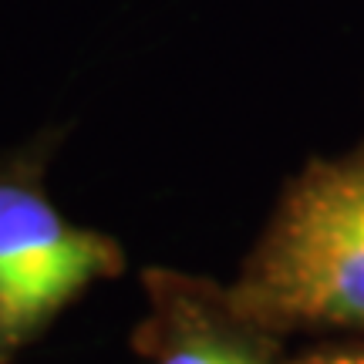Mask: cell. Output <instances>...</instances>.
<instances>
[{"label": "cell", "mask_w": 364, "mask_h": 364, "mask_svg": "<svg viewBox=\"0 0 364 364\" xmlns=\"http://www.w3.org/2000/svg\"><path fill=\"white\" fill-rule=\"evenodd\" d=\"M280 364H364V341H331L294 354Z\"/></svg>", "instance_id": "4"}, {"label": "cell", "mask_w": 364, "mask_h": 364, "mask_svg": "<svg viewBox=\"0 0 364 364\" xmlns=\"http://www.w3.org/2000/svg\"><path fill=\"white\" fill-rule=\"evenodd\" d=\"M125 263L115 236L71 223L51 203L44 149L0 159V364H11Z\"/></svg>", "instance_id": "2"}, {"label": "cell", "mask_w": 364, "mask_h": 364, "mask_svg": "<svg viewBox=\"0 0 364 364\" xmlns=\"http://www.w3.org/2000/svg\"><path fill=\"white\" fill-rule=\"evenodd\" d=\"M233 300L277 334L364 338V142L311 159L284 182L240 273Z\"/></svg>", "instance_id": "1"}, {"label": "cell", "mask_w": 364, "mask_h": 364, "mask_svg": "<svg viewBox=\"0 0 364 364\" xmlns=\"http://www.w3.org/2000/svg\"><path fill=\"white\" fill-rule=\"evenodd\" d=\"M145 317L132 348L145 364H280L284 334L250 317L230 294L199 273L142 270Z\"/></svg>", "instance_id": "3"}]
</instances>
